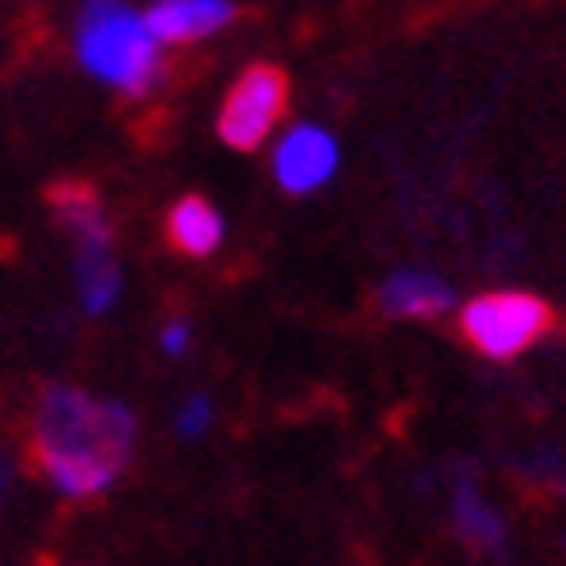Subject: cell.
<instances>
[{"label": "cell", "mask_w": 566, "mask_h": 566, "mask_svg": "<svg viewBox=\"0 0 566 566\" xmlns=\"http://www.w3.org/2000/svg\"><path fill=\"white\" fill-rule=\"evenodd\" d=\"M28 465L61 502H102L134 465L138 415L120 396L46 382L28 406Z\"/></svg>", "instance_id": "1"}, {"label": "cell", "mask_w": 566, "mask_h": 566, "mask_svg": "<svg viewBox=\"0 0 566 566\" xmlns=\"http://www.w3.org/2000/svg\"><path fill=\"white\" fill-rule=\"evenodd\" d=\"M74 65L125 102H148L166 78V46L134 0H83L70 28Z\"/></svg>", "instance_id": "2"}, {"label": "cell", "mask_w": 566, "mask_h": 566, "mask_svg": "<svg viewBox=\"0 0 566 566\" xmlns=\"http://www.w3.org/2000/svg\"><path fill=\"white\" fill-rule=\"evenodd\" d=\"M46 208L70 244V276L83 318H111L125 304V259L116 244V221L93 185L65 180L46 193Z\"/></svg>", "instance_id": "3"}, {"label": "cell", "mask_w": 566, "mask_h": 566, "mask_svg": "<svg viewBox=\"0 0 566 566\" xmlns=\"http://www.w3.org/2000/svg\"><path fill=\"white\" fill-rule=\"evenodd\" d=\"M461 342L489 364H512L530 355L553 332V304L534 291H479L457 308Z\"/></svg>", "instance_id": "4"}, {"label": "cell", "mask_w": 566, "mask_h": 566, "mask_svg": "<svg viewBox=\"0 0 566 566\" xmlns=\"http://www.w3.org/2000/svg\"><path fill=\"white\" fill-rule=\"evenodd\" d=\"M291 83L276 65H244L240 78L226 88L217 111V138L235 153L272 148V138L286 129Z\"/></svg>", "instance_id": "5"}, {"label": "cell", "mask_w": 566, "mask_h": 566, "mask_svg": "<svg viewBox=\"0 0 566 566\" xmlns=\"http://www.w3.org/2000/svg\"><path fill=\"white\" fill-rule=\"evenodd\" d=\"M442 512H447L451 534H457V544H465L474 557L502 562L506 553H512V521H506L497 497L484 489V479H479L470 465L447 470Z\"/></svg>", "instance_id": "6"}, {"label": "cell", "mask_w": 566, "mask_h": 566, "mask_svg": "<svg viewBox=\"0 0 566 566\" xmlns=\"http://www.w3.org/2000/svg\"><path fill=\"white\" fill-rule=\"evenodd\" d=\"M272 180L281 193H318L342 176V138L318 120H291L272 138Z\"/></svg>", "instance_id": "7"}, {"label": "cell", "mask_w": 566, "mask_h": 566, "mask_svg": "<svg viewBox=\"0 0 566 566\" xmlns=\"http://www.w3.org/2000/svg\"><path fill=\"white\" fill-rule=\"evenodd\" d=\"M378 308L391 323H438L457 304V286L433 268H391L378 286Z\"/></svg>", "instance_id": "8"}, {"label": "cell", "mask_w": 566, "mask_h": 566, "mask_svg": "<svg viewBox=\"0 0 566 566\" xmlns=\"http://www.w3.org/2000/svg\"><path fill=\"white\" fill-rule=\"evenodd\" d=\"M235 14H240L235 0H148V19L166 51L217 38L221 28L235 23Z\"/></svg>", "instance_id": "9"}, {"label": "cell", "mask_w": 566, "mask_h": 566, "mask_svg": "<svg viewBox=\"0 0 566 566\" xmlns=\"http://www.w3.org/2000/svg\"><path fill=\"white\" fill-rule=\"evenodd\" d=\"M166 240H171L176 253H185V259H212L226 244V217L212 198L185 193L171 203V212H166Z\"/></svg>", "instance_id": "10"}, {"label": "cell", "mask_w": 566, "mask_h": 566, "mask_svg": "<svg viewBox=\"0 0 566 566\" xmlns=\"http://www.w3.org/2000/svg\"><path fill=\"white\" fill-rule=\"evenodd\" d=\"M217 429V396L212 391H185L171 410L176 442H203Z\"/></svg>", "instance_id": "11"}, {"label": "cell", "mask_w": 566, "mask_h": 566, "mask_svg": "<svg viewBox=\"0 0 566 566\" xmlns=\"http://www.w3.org/2000/svg\"><path fill=\"white\" fill-rule=\"evenodd\" d=\"M157 350H161L166 359H185V355L193 350V323H189L185 314H171V318L157 327Z\"/></svg>", "instance_id": "12"}, {"label": "cell", "mask_w": 566, "mask_h": 566, "mask_svg": "<svg viewBox=\"0 0 566 566\" xmlns=\"http://www.w3.org/2000/svg\"><path fill=\"white\" fill-rule=\"evenodd\" d=\"M10 497H14V461L0 457V521L10 512Z\"/></svg>", "instance_id": "13"}, {"label": "cell", "mask_w": 566, "mask_h": 566, "mask_svg": "<svg viewBox=\"0 0 566 566\" xmlns=\"http://www.w3.org/2000/svg\"><path fill=\"white\" fill-rule=\"evenodd\" d=\"M562 497H566V484H562Z\"/></svg>", "instance_id": "14"}]
</instances>
